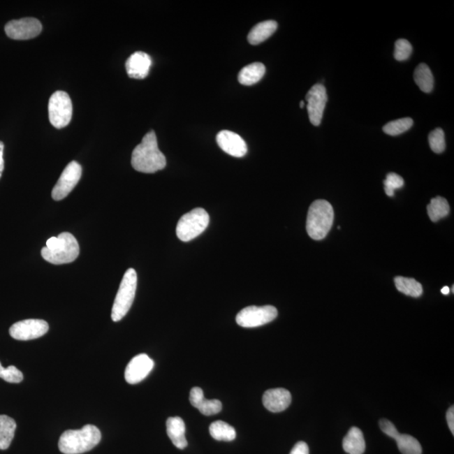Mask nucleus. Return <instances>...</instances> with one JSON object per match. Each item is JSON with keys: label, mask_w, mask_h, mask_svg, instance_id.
<instances>
[{"label": "nucleus", "mask_w": 454, "mask_h": 454, "mask_svg": "<svg viewBox=\"0 0 454 454\" xmlns=\"http://www.w3.org/2000/svg\"><path fill=\"white\" fill-rule=\"evenodd\" d=\"M152 59L143 52H136L131 55L126 63L128 76L136 80H143L150 72Z\"/></svg>", "instance_id": "nucleus-15"}, {"label": "nucleus", "mask_w": 454, "mask_h": 454, "mask_svg": "<svg viewBox=\"0 0 454 454\" xmlns=\"http://www.w3.org/2000/svg\"><path fill=\"white\" fill-rule=\"evenodd\" d=\"M304 106H305V102L304 101H300V108H304Z\"/></svg>", "instance_id": "nucleus-38"}, {"label": "nucleus", "mask_w": 454, "mask_h": 454, "mask_svg": "<svg viewBox=\"0 0 454 454\" xmlns=\"http://www.w3.org/2000/svg\"><path fill=\"white\" fill-rule=\"evenodd\" d=\"M278 316V311L272 305L264 307H247L237 314V323L242 328H253L261 327L274 321Z\"/></svg>", "instance_id": "nucleus-8"}, {"label": "nucleus", "mask_w": 454, "mask_h": 454, "mask_svg": "<svg viewBox=\"0 0 454 454\" xmlns=\"http://www.w3.org/2000/svg\"><path fill=\"white\" fill-rule=\"evenodd\" d=\"M414 80L423 92H432L433 86H434V78H433L431 69L426 64H420L416 68Z\"/></svg>", "instance_id": "nucleus-23"}, {"label": "nucleus", "mask_w": 454, "mask_h": 454, "mask_svg": "<svg viewBox=\"0 0 454 454\" xmlns=\"http://www.w3.org/2000/svg\"><path fill=\"white\" fill-rule=\"evenodd\" d=\"M383 185H385L386 195L390 197H393L395 189L404 186V180L402 177L396 175V173H388L386 180L383 181Z\"/></svg>", "instance_id": "nucleus-30"}, {"label": "nucleus", "mask_w": 454, "mask_h": 454, "mask_svg": "<svg viewBox=\"0 0 454 454\" xmlns=\"http://www.w3.org/2000/svg\"><path fill=\"white\" fill-rule=\"evenodd\" d=\"M80 255V245L71 233H63L59 237H52L47 241V246L41 249V256L45 261L61 265L75 261Z\"/></svg>", "instance_id": "nucleus-3"}, {"label": "nucleus", "mask_w": 454, "mask_h": 454, "mask_svg": "<svg viewBox=\"0 0 454 454\" xmlns=\"http://www.w3.org/2000/svg\"><path fill=\"white\" fill-rule=\"evenodd\" d=\"M101 432L94 425H86L80 430H68L60 437L59 448L64 454H80L90 451L100 444Z\"/></svg>", "instance_id": "nucleus-2"}, {"label": "nucleus", "mask_w": 454, "mask_h": 454, "mask_svg": "<svg viewBox=\"0 0 454 454\" xmlns=\"http://www.w3.org/2000/svg\"><path fill=\"white\" fill-rule=\"evenodd\" d=\"M5 31L10 39L23 41L35 38L43 31L39 20L32 17L11 20L6 24Z\"/></svg>", "instance_id": "nucleus-10"}, {"label": "nucleus", "mask_w": 454, "mask_h": 454, "mask_svg": "<svg viewBox=\"0 0 454 454\" xmlns=\"http://www.w3.org/2000/svg\"><path fill=\"white\" fill-rule=\"evenodd\" d=\"M412 126H413V119L409 117L402 118L387 123L383 127V131L387 135L398 136L407 131Z\"/></svg>", "instance_id": "nucleus-28"}, {"label": "nucleus", "mask_w": 454, "mask_h": 454, "mask_svg": "<svg viewBox=\"0 0 454 454\" xmlns=\"http://www.w3.org/2000/svg\"><path fill=\"white\" fill-rule=\"evenodd\" d=\"M210 217L204 209L196 208L180 218L177 222L176 233L183 242H189L199 237L207 228Z\"/></svg>", "instance_id": "nucleus-6"}, {"label": "nucleus", "mask_w": 454, "mask_h": 454, "mask_svg": "<svg viewBox=\"0 0 454 454\" xmlns=\"http://www.w3.org/2000/svg\"><path fill=\"white\" fill-rule=\"evenodd\" d=\"M265 72V66L263 64H251L243 68L239 73L238 81L243 85H254L262 80Z\"/></svg>", "instance_id": "nucleus-21"}, {"label": "nucleus", "mask_w": 454, "mask_h": 454, "mask_svg": "<svg viewBox=\"0 0 454 454\" xmlns=\"http://www.w3.org/2000/svg\"><path fill=\"white\" fill-rule=\"evenodd\" d=\"M82 176L81 165L73 161L68 164L52 189V197L56 201L65 199L75 188Z\"/></svg>", "instance_id": "nucleus-9"}, {"label": "nucleus", "mask_w": 454, "mask_h": 454, "mask_svg": "<svg viewBox=\"0 0 454 454\" xmlns=\"http://www.w3.org/2000/svg\"><path fill=\"white\" fill-rule=\"evenodd\" d=\"M210 433L217 441H232L237 436L235 428L222 420H217L210 425Z\"/></svg>", "instance_id": "nucleus-24"}, {"label": "nucleus", "mask_w": 454, "mask_h": 454, "mask_svg": "<svg viewBox=\"0 0 454 454\" xmlns=\"http://www.w3.org/2000/svg\"><path fill=\"white\" fill-rule=\"evenodd\" d=\"M167 433L173 445L180 449H184L188 446L186 437H185V424L184 420L175 416L167 420Z\"/></svg>", "instance_id": "nucleus-18"}, {"label": "nucleus", "mask_w": 454, "mask_h": 454, "mask_svg": "<svg viewBox=\"0 0 454 454\" xmlns=\"http://www.w3.org/2000/svg\"><path fill=\"white\" fill-rule=\"evenodd\" d=\"M334 221V210L331 204L324 200L314 201L309 206L307 230L314 240H323L328 236Z\"/></svg>", "instance_id": "nucleus-4"}, {"label": "nucleus", "mask_w": 454, "mask_h": 454, "mask_svg": "<svg viewBox=\"0 0 454 454\" xmlns=\"http://www.w3.org/2000/svg\"><path fill=\"white\" fill-rule=\"evenodd\" d=\"M291 400V392L283 388L268 390L263 396L264 407L274 413L286 410L290 407Z\"/></svg>", "instance_id": "nucleus-16"}, {"label": "nucleus", "mask_w": 454, "mask_h": 454, "mask_svg": "<svg viewBox=\"0 0 454 454\" xmlns=\"http://www.w3.org/2000/svg\"><path fill=\"white\" fill-rule=\"evenodd\" d=\"M154 362L145 353L136 355L131 359L125 371V379L128 383L135 385L142 382L151 373Z\"/></svg>", "instance_id": "nucleus-13"}, {"label": "nucleus", "mask_w": 454, "mask_h": 454, "mask_svg": "<svg viewBox=\"0 0 454 454\" xmlns=\"http://www.w3.org/2000/svg\"><path fill=\"white\" fill-rule=\"evenodd\" d=\"M441 292L443 293L444 295H447L449 294L450 288L448 286H445L441 288Z\"/></svg>", "instance_id": "nucleus-37"}, {"label": "nucleus", "mask_w": 454, "mask_h": 454, "mask_svg": "<svg viewBox=\"0 0 454 454\" xmlns=\"http://www.w3.org/2000/svg\"><path fill=\"white\" fill-rule=\"evenodd\" d=\"M49 121L57 129L68 125L73 117L71 98L64 91H56L49 100Z\"/></svg>", "instance_id": "nucleus-7"}, {"label": "nucleus", "mask_w": 454, "mask_h": 454, "mask_svg": "<svg viewBox=\"0 0 454 454\" xmlns=\"http://www.w3.org/2000/svg\"><path fill=\"white\" fill-rule=\"evenodd\" d=\"M47 321L39 319H28L18 321L11 325L10 334L14 339L29 341L36 339L48 332Z\"/></svg>", "instance_id": "nucleus-12"}, {"label": "nucleus", "mask_w": 454, "mask_h": 454, "mask_svg": "<svg viewBox=\"0 0 454 454\" xmlns=\"http://www.w3.org/2000/svg\"><path fill=\"white\" fill-rule=\"evenodd\" d=\"M290 454H309V447L305 441H299L293 448Z\"/></svg>", "instance_id": "nucleus-34"}, {"label": "nucleus", "mask_w": 454, "mask_h": 454, "mask_svg": "<svg viewBox=\"0 0 454 454\" xmlns=\"http://www.w3.org/2000/svg\"><path fill=\"white\" fill-rule=\"evenodd\" d=\"M400 451L403 454H422L423 448L415 437L407 434H400L395 439Z\"/></svg>", "instance_id": "nucleus-27"}, {"label": "nucleus", "mask_w": 454, "mask_h": 454, "mask_svg": "<svg viewBox=\"0 0 454 454\" xmlns=\"http://www.w3.org/2000/svg\"><path fill=\"white\" fill-rule=\"evenodd\" d=\"M166 164V158L159 150L155 132H148L132 152V167L138 172L154 173L162 170Z\"/></svg>", "instance_id": "nucleus-1"}, {"label": "nucleus", "mask_w": 454, "mask_h": 454, "mask_svg": "<svg viewBox=\"0 0 454 454\" xmlns=\"http://www.w3.org/2000/svg\"><path fill=\"white\" fill-rule=\"evenodd\" d=\"M16 423L6 415H0V450L9 448L15 437Z\"/></svg>", "instance_id": "nucleus-22"}, {"label": "nucleus", "mask_w": 454, "mask_h": 454, "mask_svg": "<svg viewBox=\"0 0 454 454\" xmlns=\"http://www.w3.org/2000/svg\"><path fill=\"white\" fill-rule=\"evenodd\" d=\"M429 145L435 154H441L446 147L444 131L441 128H437L428 136Z\"/></svg>", "instance_id": "nucleus-29"}, {"label": "nucleus", "mask_w": 454, "mask_h": 454, "mask_svg": "<svg viewBox=\"0 0 454 454\" xmlns=\"http://www.w3.org/2000/svg\"><path fill=\"white\" fill-rule=\"evenodd\" d=\"M138 287V274L133 268H129L123 276L111 312L115 323L123 319L130 311Z\"/></svg>", "instance_id": "nucleus-5"}, {"label": "nucleus", "mask_w": 454, "mask_h": 454, "mask_svg": "<svg viewBox=\"0 0 454 454\" xmlns=\"http://www.w3.org/2000/svg\"><path fill=\"white\" fill-rule=\"evenodd\" d=\"M344 451L349 454H363L365 451V437L360 429L352 427L342 441Z\"/></svg>", "instance_id": "nucleus-19"}, {"label": "nucleus", "mask_w": 454, "mask_h": 454, "mask_svg": "<svg viewBox=\"0 0 454 454\" xmlns=\"http://www.w3.org/2000/svg\"><path fill=\"white\" fill-rule=\"evenodd\" d=\"M395 287L400 292L411 297H420L423 295V286L416 279L406 277H396L395 279Z\"/></svg>", "instance_id": "nucleus-25"}, {"label": "nucleus", "mask_w": 454, "mask_h": 454, "mask_svg": "<svg viewBox=\"0 0 454 454\" xmlns=\"http://www.w3.org/2000/svg\"><path fill=\"white\" fill-rule=\"evenodd\" d=\"M379 427H381L383 433H386L387 436L392 437V439H394L395 440L397 439L400 434L397 431V429L395 427V425L386 419H381L379 420Z\"/></svg>", "instance_id": "nucleus-33"}, {"label": "nucleus", "mask_w": 454, "mask_h": 454, "mask_svg": "<svg viewBox=\"0 0 454 454\" xmlns=\"http://www.w3.org/2000/svg\"><path fill=\"white\" fill-rule=\"evenodd\" d=\"M189 402L205 416L218 414L221 411L222 404L219 400H206L204 392L199 387H193L189 395Z\"/></svg>", "instance_id": "nucleus-17"}, {"label": "nucleus", "mask_w": 454, "mask_h": 454, "mask_svg": "<svg viewBox=\"0 0 454 454\" xmlns=\"http://www.w3.org/2000/svg\"><path fill=\"white\" fill-rule=\"evenodd\" d=\"M305 100L307 101V111L309 122L313 126H320L325 105L328 100L327 89L323 85L317 84L308 91Z\"/></svg>", "instance_id": "nucleus-11"}, {"label": "nucleus", "mask_w": 454, "mask_h": 454, "mask_svg": "<svg viewBox=\"0 0 454 454\" xmlns=\"http://www.w3.org/2000/svg\"><path fill=\"white\" fill-rule=\"evenodd\" d=\"M3 149H5V144L0 141V179H1L3 172L5 170V160H3Z\"/></svg>", "instance_id": "nucleus-36"}, {"label": "nucleus", "mask_w": 454, "mask_h": 454, "mask_svg": "<svg viewBox=\"0 0 454 454\" xmlns=\"http://www.w3.org/2000/svg\"><path fill=\"white\" fill-rule=\"evenodd\" d=\"M412 52V47L410 43L406 39L396 41L395 44L394 57L397 61H402L410 57Z\"/></svg>", "instance_id": "nucleus-32"}, {"label": "nucleus", "mask_w": 454, "mask_h": 454, "mask_svg": "<svg viewBox=\"0 0 454 454\" xmlns=\"http://www.w3.org/2000/svg\"><path fill=\"white\" fill-rule=\"evenodd\" d=\"M278 24L274 20H266L258 23L251 29L247 39L251 45H258L263 43L264 41L270 38L277 30Z\"/></svg>", "instance_id": "nucleus-20"}, {"label": "nucleus", "mask_w": 454, "mask_h": 454, "mask_svg": "<svg viewBox=\"0 0 454 454\" xmlns=\"http://www.w3.org/2000/svg\"><path fill=\"white\" fill-rule=\"evenodd\" d=\"M0 378L8 383H18L23 381L24 375L16 367L3 368L0 363Z\"/></svg>", "instance_id": "nucleus-31"}, {"label": "nucleus", "mask_w": 454, "mask_h": 454, "mask_svg": "<svg viewBox=\"0 0 454 454\" xmlns=\"http://www.w3.org/2000/svg\"><path fill=\"white\" fill-rule=\"evenodd\" d=\"M450 207L447 200L443 197L437 196L431 200L427 205V214L429 218L433 222H437L448 216Z\"/></svg>", "instance_id": "nucleus-26"}, {"label": "nucleus", "mask_w": 454, "mask_h": 454, "mask_svg": "<svg viewBox=\"0 0 454 454\" xmlns=\"http://www.w3.org/2000/svg\"><path fill=\"white\" fill-rule=\"evenodd\" d=\"M447 420L450 431L454 434V407L452 406L447 412Z\"/></svg>", "instance_id": "nucleus-35"}, {"label": "nucleus", "mask_w": 454, "mask_h": 454, "mask_svg": "<svg viewBox=\"0 0 454 454\" xmlns=\"http://www.w3.org/2000/svg\"><path fill=\"white\" fill-rule=\"evenodd\" d=\"M217 142L226 154L242 158L247 154V146L244 140L237 133L230 131H221L217 136Z\"/></svg>", "instance_id": "nucleus-14"}]
</instances>
